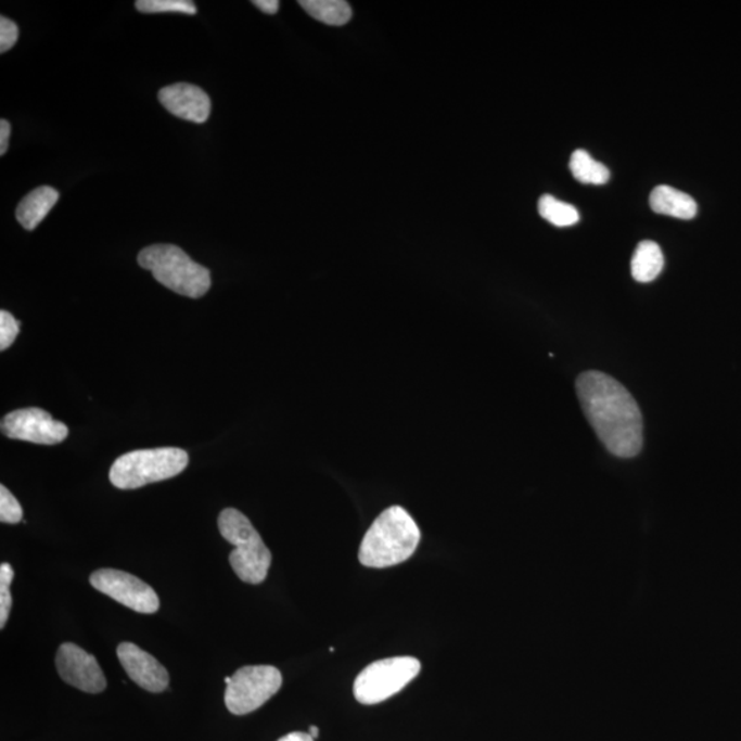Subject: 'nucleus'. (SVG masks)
I'll return each mask as SVG.
<instances>
[{
	"label": "nucleus",
	"instance_id": "nucleus-1",
	"mask_svg": "<svg viewBox=\"0 0 741 741\" xmlns=\"http://www.w3.org/2000/svg\"><path fill=\"white\" fill-rule=\"evenodd\" d=\"M575 386L590 426L609 452L618 458L639 455L642 417L630 393L614 378L599 371L584 372Z\"/></svg>",
	"mask_w": 741,
	"mask_h": 741
},
{
	"label": "nucleus",
	"instance_id": "nucleus-2",
	"mask_svg": "<svg viewBox=\"0 0 741 741\" xmlns=\"http://www.w3.org/2000/svg\"><path fill=\"white\" fill-rule=\"evenodd\" d=\"M421 542V531L400 506L383 511L362 538L359 561L362 566L386 568L407 562Z\"/></svg>",
	"mask_w": 741,
	"mask_h": 741
},
{
	"label": "nucleus",
	"instance_id": "nucleus-3",
	"mask_svg": "<svg viewBox=\"0 0 741 741\" xmlns=\"http://www.w3.org/2000/svg\"><path fill=\"white\" fill-rule=\"evenodd\" d=\"M139 266L153 273L155 281L189 298H201L209 292V269L195 263L175 245L144 247L138 256Z\"/></svg>",
	"mask_w": 741,
	"mask_h": 741
},
{
	"label": "nucleus",
	"instance_id": "nucleus-4",
	"mask_svg": "<svg viewBox=\"0 0 741 741\" xmlns=\"http://www.w3.org/2000/svg\"><path fill=\"white\" fill-rule=\"evenodd\" d=\"M220 535L235 547L230 553V564L241 582L258 585L266 582L272 554L252 522L235 508L221 511L219 520Z\"/></svg>",
	"mask_w": 741,
	"mask_h": 741
},
{
	"label": "nucleus",
	"instance_id": "nucleus-5",
	"mask_svg": "<svg viewBox=\"0 0 741 741\" xmlns=\"http://www.w3.org/2000/svg\"><path fill=\"white\" fill-rule=\"evenodd\" d=\"M189 455L180 448L139 449L114 461L108 480L118 489L143 488L183 473Z\"/></svg>",
	"mask_w": 741,
	"mask_h": 741
},
{
	"label": "nucleus",
	"instance_id": "nucleus-6",
	"mask_svg": "<svg viewBox=\"0 0 741 741\" xmlns=\"http://www.w3.org/2000/svg\"><path fill=\"white\" fill-rule=\"evenodd\" d=\"M421 668V662L413 656L386 657L371 663L356 678V701L368 706L385 702L412 682Z\"/></svg>",
	"mask_w": 741,
	"mask_h": 741
},
{
	"label": "nucleus",
	"instance_id": "nucleus-7",
	"mask_svg": "<svg viewBox=\"0 0 741 741\" xmlns=\"http://www.w3.org/2000/svg\"><path fill=\"white\" fill-rule=\"evenodd\" d=\"M225 681L228 712L246 715L264 706L281 689L283 677L273 666H245Z\"/></svg>",
	"mask_w": 741,
	"mask_h": 741
},
{
	"label": "nucleus",
	"instance_id": "nucleus-8",
	"mask_svg": "<svg viewBox=\"0 0 741 741\" xmlns=\"http://www.w3.org/2000/svg\"><path fill=\"white\" fill-rule=\"evenodd\" d=\"M92 587L117 603L141 614H154L159 610V599L149 584L122 570L101 568L91 574Z\"/></svg>",
	"mask_w": 741,
	"mask_h": 741
},
{
	"label": "nucleus",
	"instance_id": "nucleus-9",
	"mask_svg": "<svg viewBox=\"0 0 741 741\" xmlns=\"http://www.w3.org/2000/svg\"><path fill=\"white\" fill-rule=\"evenodd\" d=\"M2 433L12 439L39 445L65 442L69 430L40 408L17 409L2 419Z\"/></svg>",
	"mask_w": 741,
	"mask_h": 741
},
{
	"label": "nucleus",
	"instance_id": "nucleus-10",
	"mask_svg": "<svg viewBox=\"0 0 741 741\" xmlns=\"http://www.w3.org/2000/svg\"><path fill=\"white\" fill-rule=\"evenodd\" d=\"M56 672L69 686L87 693H101L107 687L100 663L74 642H64L55 657Z\"/></svg>",
	"mask_w": 741,
	"mask_h": 741
},
{
	"label": "nucleus",
	"instance_id": "nucleus-11",
	"mask_svg": "<svg viewBox=\"0 0 741 741\" xmlns=\"http://www.w3.org/2000/svg\"><path fill=\"white\" fill-rule=\"evenodd\" d=\"M117 656L129 678L144 691L164 692L169 686L167 668L142 648L132 642H122L117 647Z\"/></svg>",
	"mask_w": 741,
	"mask_h": 741
},
{
	"label": "nucleus",
	"instance_id": "nucleus-12",
	"mask_svg": "<svg viewBox=\"0 0 741 741\" xmlns=\"http://www.w3.org/2000/svg\"><path fill=\"white\" fill-rule=\"evenodd\" d=\"M158 100L174 116L195 124H204L209 118L210 98L202 88L176 82L158 92Z\"/></svg>",
	"mask_w": 741,
	"mask_h": 741
},
{
	"label": "nucleus",
	"instance_id": "nucleus-13",
	"mask_svg": "<svg viewBox=\"0 0 741 741\" xmlns=\"http://www.w3.org/2000/svg\"><path fill=\"white\" fill-rule=\"evenodd\" d=\"M60 193L50 186H41V188L30 191L23 201L20 202L15 217L20 225L25 230L33 231L36 227L44 220V217L50 214L56 202H59Z\"/></svg>",
	"mask_w": 741,
	"mask_h": 741
},
{
	"label": "nucleus",
	"instance_id": "nucleus-14",
	"mask_svg": "<svg viewBox=\"0 0 741 741\" xmlns=\"http://www.w3.org/2000/svg\"><path fill=\"white\" fill-rule=\"evenodd\" d=\"M650 205L655 214L677 217L681 220H691L698 215L697 201L670 186H657L652 190Z\"/></svg>",
	"mask_w": 741,
	"mask_h": 741
},
{
	"label": "nucleus",
	"instance_id": "nucleus-15",
	"mask_svg": "<svg viewBox=\"0 0 741 741\" xmlns=\"http://www.w3.org/2000/svg\"><path fill=\"white\" fill-rule=\"evenodd\" d=\"M663 266H665V257L660 245L652 241L641 242L631 258V277L640 283L655 281Z\"/></svg>",
	"mask_w": 741,
	"mask_h": 741
},
{
	"label": "nucleus",
	"instance_id": "nucleus-16",
	"mask_svg": "<svg viewBox=\"0 0 741 741\" xmlns=\"http://www.w3.org/2000/svg\"><path fill=\"white\" fill-rule=\"evenodd\" d=\"M299 7L320 23L342 27L352 18L350 4L344 0H301Z\"/></svg>",
	"mask_w": 741,
	"mask_h": 741
},
{
	"label": "nucleus",
	"instance_id": "nucleus-17",
	"mask_svg": "<svg viewBox=\"0 0 741 741\" xmlns=\"http://www.w3.org/2000/svg\"><path fill=\"white\" fill-rule=\"evenodd\" d=\"M568 167L579 183L600 186L610 180V169L590 157V154L583 149L575 150L570 158Z\"/></svg>",
	"mask_w": 741,
	"mask_h": 741
},
{
	"label": "nucleus",
	"instance_id": "nucleus-18",
	"mask_svg": "<svg viewBox=\"0 0 741 741\" xmlns=\"http://www.w3.org/2000/svg\"><path fill=\"white\" fill-rule=\"evenodd\" d=\"M538 212H540L542 219L557 227H570L579 221L577 207L548 194L542 195L538 201Z\"/></svg>",
	"mask_w": 741,
	"mask_h": 741
},
{
	"label": "nucleus",
	"instance_id": "nucleus-19",
	"mask_svg": "<svg viewBox=\"0 0 741 741\" xmlns=\"http://www.w3.org/2000/svg\"><path fill=\"white\" fill-rule=\"evenodd\" d=\"M137 10L141 13H183L189 15L196 14L194 2L189 0H138Z\"/></svg>",
	"mask_w": 741,
	"mask_h": 741
},
{
	"label": "nucleus",
	"instance_id": "nucleus-20",
	"mask_svg": "<svg viewBox=\"0 0 741 741\" xmlns=\"http://www.w3.org/2000/svg\"><path fill=\"white\" fill-rule=\"evenodd\" d=\"M14 578V570L9 563H2L0 566V628H4L9 621L10 611H12L13 598L10 592V585Z\"/></svg>",
	"mask_w": 741,
	"mask_h": 741
},
{
	"label": "nucleus",
	"instance_id": "nucleus-21",
	"mask_svg": "<svg viewBox=\"0 0 741 741\" xmlns=\"http://www.w3.org/2000/svg\"><path fill=\"white\" fill-rule=\"evenodd\" d=\"M21 520H23V508L18 500L10 494L7 486H0V521L15 525Z\"/></svg>",
	"mask_w": 741,
	"mask_h": 741
},
{
	"label": "nucleus",
	"instance_id": "nucleus-22",
	"mask_svg": "<svg viewBox=\"0 0 741 741\" xmlns=\"http://www.w3.org/2000/svg\"><path fill=\"white\" fill-rule=\"evenodd\" d=\"M20 333V323L12 314L0 312V350H7L13 345Z\"/></svg>",
	"mask_w": 741,
	"mask_h": 741
},
{
	"label": "nucleus",
	"instance_id": "nucleus-23",
	"mask_svg": "<svg viewBox=\"0 0 741 741\" xmlns=\"http://www.w3.org/2000/svg\"><path fill=\"white\" fill-rule=\"evenodd\" d=\"M18 40V27L14 21L2 17L0 18V53H7Z\"/></svg>",
	"mask_w": 741,
	"mask_h": 741
},
{
	"label": "nucleus",
	"instance_id": "nucleus-24",
	"mask_svg": "<svg viewBox=\"0 0 741 741\" xmlns=\"http://www.w3.org/2000/svg\"><path fill=\"white\" fill-rule=\"evenodd\" d=\"M12 128H10V123L8 120L0 122V155H4L9 149V138Z\"/></svg>",
	"mask_w": 741,
	"mask_h": 741
},
{
	"label": "nucleus",
	"instance_id": "nucleus-25",
	"mask_svg": "<svg viewBox=\"0 0 741 741\" xmlns=\"http://www.w3.org/2000/svg\"><path fill=\"white\" fill-rule=\"evenodd\" d=\"M253 4L266 14H277L279 7H281L278 0H254Z\"/></svg>",
	"mask_w": 741,
	"mask_h": 741
},
{
	"label": "nucleus",
	"instance_id": "nucleus-26",
	"mask_svg": "<svg viewBox=\"0 0 741 741\" xmlns=\"http://www.w3.org/2000/svg\"><path fill=\"white\" fill-rule=\"evenodd\" d=\"M278 741H315V739L309 733L293 732L283 736V738L279 739Z\"/></svg>",
	"mask_w": 741,
	"mask_h": 741
},
{
	"label": "nucleus",
	"instance_id": "nucleus-27",
	"mask_svg": "<svg viewBox=\"0 0 741 741\" xmlns=\"http://www.w3.org/2000/svg\"><path fill=\"white\" fill-rule=\"evenodd\" d=\"M309 734L312 736L314 739L319 738V728L318 727H310L309 728Z\"/></svg>",
	"mask_w": 741,
	"mask_h": 741
}]
</instances>
